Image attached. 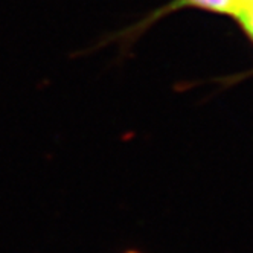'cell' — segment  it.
Listing matches in <instances>:
<instances>
[{
  "instance_id": "cell-1",
  "label": "cell",
  "mask_w": 253,
  "mask_h": 253,
  "mask_svg": "<svg viewBox=\"0 0 253 253\" xmlns=\"http://www.w3.org/2000/svg\"><path fill=\"white\" fill-rule=\"evenodd\" d=\"M185 6H195V8L218 12V14H229L232 17H235V14L238 11L235 0H175L174 3L167 6L164 11H174V9L185 8Z\"/></svg>"
},
{
  "instance_id": "cell-2",
  "label": "cell",
  "mask_w": 253,
  "mask_h": 253,
  "mask_svg": "<svg viewBox=\"0 0 253 253\" xmlns=\"http://www.w3.org/2000/svg\"><path fill=\"white\" fill-rule=\"evenodd\" d=\"M235 19L238 20V23L243 26L246 34L249 35L250 40L253 42V6L240 11L237 15H235Z\"/></svg>"
},
{
  "instance_id": "cell-3",
  "label": "cell",
  "mask_w": 253,
  "mask_h": 253,
  "mask_svg": "<svg viewBox=\"0 0 253 253\" xmlns=\"http://www.w3.org/2000/svg\"><path fill=\"white\" fill-rule=\"evenodd\" d=\"M235 2H237V8H238L237 14L240 11L246 9V8H252L253 6V0H235ZM237 14H235V15H237Z\"/></svg>"
},
{
  "instance_id": "cell-4",
  "label": "cell",
  "mask_w": 253,
  "mask_h": 253,
  "mask_svg": "<svg viewBox=\"0 0 253 253\" xmlns=\"http://www.w3.org/2000/svg\"><path fill=\"white\" fill-rule=\"evenodd\" d=\"M125 253H140V252H137V250H126Z\"/></svg>"
}]
</instances>
